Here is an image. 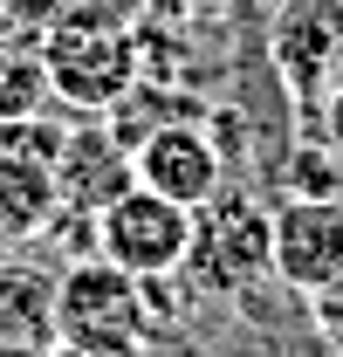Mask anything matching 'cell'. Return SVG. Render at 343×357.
Masks as SVG:
<instances>
[{
    "mask_svg": "<svg viewBox=\"0 0 343 357\" xmlns=\"http://www.w3.org/2000/svg\"><path fill=\"white\" fill-rule=\"evenodd\" d=\"M35 48L48 69V96L76 117H103L144 83V35L130 0H62Z\"/></svg>",
    "mask_w": 343,
    "mask_h": 357,
    "instance_id": "6da1fadb",
    "label": "cell"
},
{
    "mask_svg": "<svg viewBox=\"0 0 343 357\" xmlns=\"http://www.w3.org/2000/svg\"><path fill=\"white\" fill-rule=\"evenodd\" d=\"M89 248H96V261H110L130 282L178 275L185 248H192V206H178V199L130 178L103 213H89Z\"/></svg>",
    "mask_w": 343,
    "mask_h": 357,
    "instance_id": "7a4b0ae2",
    "label": "cell"
},
{
    "mask_svg": "<svg viewBox=\"0 0 343 357\" xmlns=\"http://www.w3.org/2000/svg\"><path fill=\"white\" fill-rule=\"evenodd\" d=\"M62 117H0V248H28L62 220Z\"/></svg>",
    "mask_w": 343,
    "mask_h": 357,
    "instance_id": "3957f363",
    "label": "cell"
},
{
    "mask_svg": "<svg viewBox=\"0 0 343 357\" xmlns=\"http://www.w3.org/2000/svg\"><path fill=\"white\" fill-rule=\"evenodd\" d=\"M185 275L206 296H241L268 275V206H254L247 192H227L192 213V248H185Z\"/></svg>",
    "mask_w": 343,
    "mask_h": 357,
    "instance_id": "277c9868",
    "label": "cell"
},
{
    "mask_svg": "<svg viewBox=\"0 0 343 357\" xmlns=\"http://www.w3.org/2000/svg\"><path fill=\"white\" fill-rule=\"evenodd\" d=\"M151 310H144V282L117 275L110 261L89 255L83 268L62 275V310H55V344L76 351H144Z\"/></svg>",
    "mask_w": 343,
    "mask_h": 357,
    "instance_id": "5b68a950",
    "label": "cell"
},
{
    "mask_svg": "<svg viewBox=\"0 0 343 357\" xmlns=\"http://www.w3.org/2000/svg\"><path fill=\"white\" fill-rule=\"evenodd\" d=\"M268 275L282 289H323L343 275V192H289L268 213Z\"/></svg>",
    "mask_w": 343,
    "mask_h": 357,
    "instance_id": "8992f818",
    "label": "cell"
},
{
    "mask_svg": "<svg viewBox=\"0 0 343 357\" xmlns=\"http://www.w3.org/2000/svg\"><path fill=\"white\" fill-rule=\"evenodd\" d=\"M199 110V103H192ZM158 117L151 131L130 144V172H137V185H151V192H165V199H178V206H206L220 185H227V151H220L213 137L199 131V117Z\"/></svg>",
    "mask_w": 343,
    "mask_h": 357,
    "instance_id": "52a82bcc",
    "label": "cell"
},
{
    "mask_svg": "<svg viewBox=\"0 0 343 357\" xmlns=\"http://www.w3.org/2000/svg\"><path fill=\"white\" fill-rule=\"evenodd\" d=\"M275 62L302 103H316L330 83H343V0H282Z\"/></svg>",
    "mask_w": 343,
    "mask_h": 357,
    "instance_id": "ba28073f",
    "label": "cell"
},
{
    "mask_svg": "<svg viewBox=\"0 0 343 357\" xmlns=\"http://www.w3.org/2000/svg\"><path fill=\"white\" fill-rule=\"evenodd\" d=\"M55 172H62V213L69 220H89V213H103L117 192H124L130 178V144L103 117H69L62 124V158H55Z\"/></svg>",
    "mask_w": 343,
    "mask_h": 357,
    "instance_id": "9c48e42d",
    "label": "cell"
},
{
    "mask_svg": "<svg viewBox=\"0 0 343 357\" xmlns=\"http://www.w3.org/2000/svg\"><path fill=\"white\" fill-rule=\"evenodd\" d=\"M62 268L42 255H0V351H55Z\"/></svg>",
    "mask_w": 343,
    "mask_h": 357,
    "instance_id": "30bf717a",
    "label": "cell"
},
{
    "mask_svg": "<svg viewBox=\"0 0 343 357\" xmlns=\"http://www.w3.org/2000/svg\"><path fill=\"white\" fill-rule=\"evenodd\" d=\"M48 103V69L42 48L21 42V35H0V117H42Z\"/></svg>",
    "mask_w": 343,
    "mask_h": 357,
    "instance_id": "8fae6325",
    "label": "cell"
},
{
    "mask_svg": "<svg viewBox=\"0 0 343 357\" xmlns=\"http://www.w3.org/2000/svg\"><path fill=\"white\" fill-rule=\"evenodd\" d=\"M302 303H309V323H316V337H323V344L343 357V275H337V282H323V289H309Z\"/></svg>",
    "mask_w": 343,
    "mask_h": 357,
    "instance_id": "7c38bea8",
    "label": "cell"
},
{
    "mask_svg": "<svg viewBox=\"0 0 343 357\" xmlns=\"http://www.w3.org/2000/svg\"><path fill=\"white\" fill-rule=\"evenodd\" d=\"M62 0H0V35H21V42H42V28L55 21Z\"/></svg>",
    "mask_w": 343,
    "mask_h": 357,
    "instance_id": "4fadbf2b",
    "label": "cell"
},
{
    "mask_svg": "<svg viewBox=\"0 0 343 357\" xmlns=\"http://www.w3.org/2000/svg\"><path fill=\"white\" fill-rule=\"evenodd\" d=\"M309 110H316V124H323V144L343 158V83H330L316 103H309Z\"/></svg>",
    "mask_w": 343,
    "mask_h": 357,
    "instance_id": "5bb4252c",
    "label": "cell"
},
{
    "mask_svg": "<svg viewBox=\"0 0 343 357\" xmlns=\"http://www.w3.org/2000/svg\"><path fill=\"white\" fill-rule=\"evenodd\" d=\"M0 357H42V351H0Z\"/></svg>",
    "mask_w": 343,
    "mask_h": 357,
    "instance_id": "9a60e30c",
    "label": "cell"
}]
</instances>
